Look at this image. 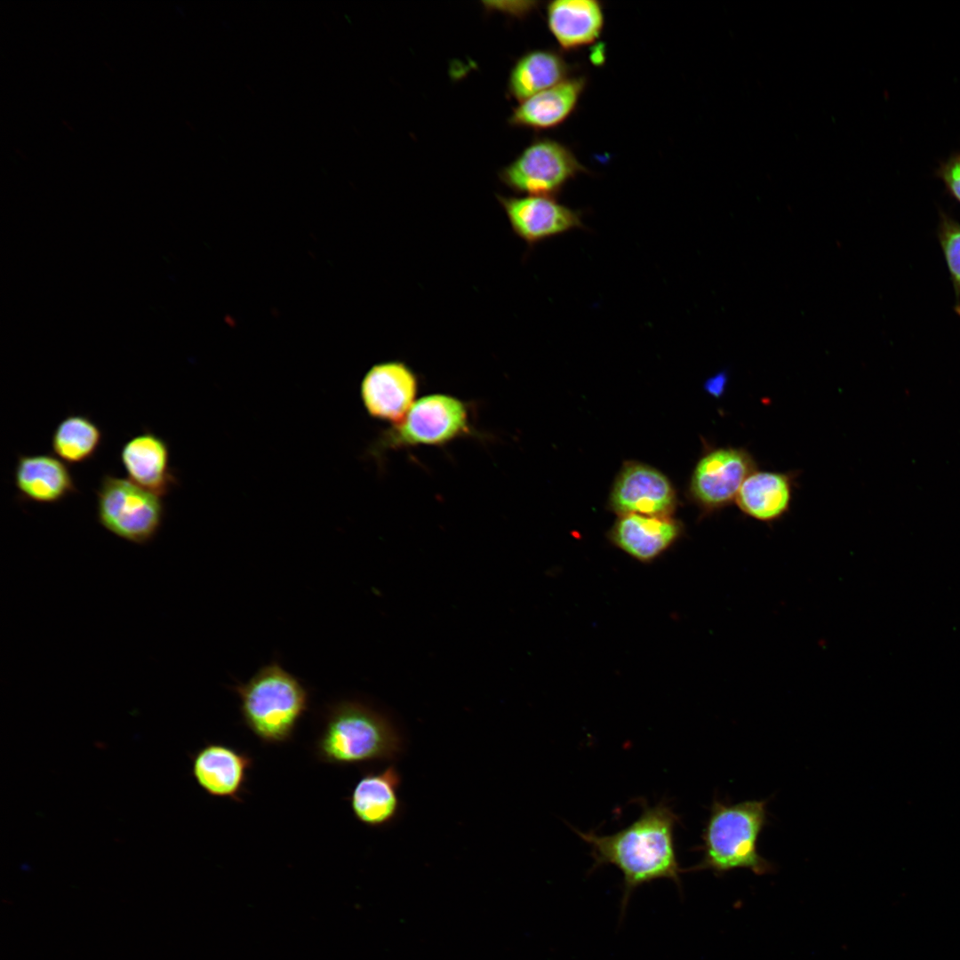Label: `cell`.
<instances>
[{
    "label": "cell",
    "instance_id": "cell-1",
    "mask_svg": "<svg viewBox=\"0 0 960 960\" xmlns=\"http://www.w3.org/2000/svg\"><path fill=\"white\" fill-rule=\"evenodd\" d=\"M640 815L628 826L610 834L573 831L590 847L592 869L612 865L623 877L620 911L639 886L659 879H669L681 890L684 870L677 859L675 831L680 817L662 800L655 804L639 802Z\"/></svg>",
    "mask_w": 960,
    "mask_h": 960
},
{
    "label": "cell",
    "instance_id": "cell-2",
    "mask_svg": "<svg viewBox=\"0 0 960 960\" xmlns=\"http://www.w3.org/2000/svg\"><path fill=\"white\" fill-rule=\"evenodd\" d=\"M767 824V800L732 804L714 798L698 847L702 858L691 870H710L716 876L737 868L771 873L773 865L757 848Z\"/></svg>",
    "mask_w": 960,
    "mask_h": 960
},
{
    "label": "cell",
    "instance_id": "cell-3",
    "mask_svg": "<svg viewBox=\"0 0 960 960\" xmlns=\"http://www.w3.org/2000/svg\"><path fill=\"white\" fill-rule=\"evenodd\" d=\"M403 749L402 736L385 715L351 700L328 707L316 742L317 758L338 765L392 761Z\"/></svg>",
    "mask_w": 960,
    "mask_h": 960
},
{
    "label": "cell",
    "instance_id": "cell-4",
    "mask_svg": "<svg viewBox=\"0 0 960 960\" xmlns=\"http://www.w3.org/2000/svg\"><path fill=\"white\" fill-rule=\"evenodd\" d=\"M231 689L240 700L244 724L265 744L288 741L309 706L306 686L276 660Z\"/></svg>",
    "mask_w": 960,
    "mask_h": 960
},
{
    "label": "cell",
    "instance_id": "cell-5",
    "mask_svg": "<svg viewBox=\"0 0 960 960\" xmlns=\"http://www.w3.org/2000/svg\"><path fill=\"white\" fill-rule=\"evenodd\" d=\"M95 494L97 520L108 532L137 545L156 538L165 514L161 496L110 474L102 476Z\"/></svg>",
    "mask_w": 960,
    "mask_h": 960
},
{
    "label": "cell",
    "instance_id": "cell-6",
    "mask_svg": "<svg viewBox=\"0 0 960 960\" xmlns=\"http://www.w3.org/2000/svg\"><path fill=\"white\" fill-rule=\"evenodd\" d=\"M468 412L457 397L432 394L415 401L404 418L381 434L374 449L443 445L468 434Z\"/></svg>",
    "mask_w": 960,
    "mask_h": 960
},
{
    "label": "cell",
    "instance_id": "cell-7",
    "mask_svg": "<svg viewBox=\"0 0 960 960\" xmlns=\"http://www.w3.org/2000/svg\"><path fill=\"white\" fill-rule=\"evenodd\" d=\"M587 172L566 145L540 138L504 166L499 177L516 193L555 197L571 180Z\"/></svg>",
    "mask_w": 960,
    "mask_h": 960
},
{
    "label": "cell",
    "instance_id": "cell-8",
    "mask_svg": "<svg viewBox=\"0 0 960 960\" xmlns=\"http://www.w3.org/2000/svg\"><path fill=\"white\" fill-rule=\"evenodd\" d=\"M756 470L752 454L744 448L718 447L706 452L697 462L689 484L693 501L705 513L729 506L745 479Z\"/></svg>",
    "mask_w": 960,
    "mask_h": 960
},
{
    "label": "cell",
    "instance_id": "cell-9",
    "mask_svg": "<svg viewBox=\"0 0 960 960\" xmlns=\"http://www.w3.org/2000/svg\"><path fill=\"white\" fill-rule=\"evenodd\" d=\"M609 505L619 516H670L676 506V495L663 473L646 464L628 462L613 483Z\"/></svg>",
    "mask_w": 960,
    "mask_h": 960
},
{
    "label": "cell",
    "instance_id": "cell-10",
    "mask_svg": "<svg viewBox=\"0 0 960 960\" xmlns=\"http://www.w3.org/2000/svg\"><path fill=\"white\" fill-rule=\"evenodd\" d=\"M514 233L529 246L584 228L582 213L544 196H497Z\"/></svg>",
    "mask_w": 960,
    "mask_h": 960
},
{
    "label": "cell",
    "instance_id": "cell-11",
    "mask_svg": "<svg viewBox=\"0 0 960 960\" xmlns=\"http://www.w3.org/2000/svg\"><path fill=\"white\" fill-rule=\"evenodd\" d=\"M418 391V378L404 362L374 364L364 375L361 397L373 418L396 424L409 412Z\"/></svg>",
    "mask_w": 960,
    "mask_h": 960
},
{
    "label": "cell",
    "instance_id": "cell-12",
    "mask_svg": "<svg viewBox=\"0 0 960 960\" xmlns=\"http://www.w3.org/2000/svg\"><path fill=\"white\" fill-rule=\"evenodd\" d=\"M252 764V758L245 752L221 743H209L193 755L192 774L208 795L242 802Z\"/></svg>",
    "mask_w": 960,
    "mask_h": 960
},
{
    "label": "cell",
    "instance_id": "cell-13",
    "mask_svg": "<svg viewBox=\"0 0 960 960\" xmlns=\"http://www.w3.org/2000/svg\"><path fill=\"white\" fill-rule=\"evenodd\" d=\"M682 524L671 516H620L609 538L614 546L641 563H651L681 536Z\"/></svg>",
    "mask_w": 960,
    "mask_h": 960
},
{
    "label": "cell",
    "instance_id": "cell-14",
    "mask_svg": "<svg viewBox=\"0 0 960 960\" xmlns=\"http://www.w3.org/2000/svg\"><path fill=\"white\" fill-rule=\"evenodd\" d=\"M13 479L23 501L53 504L77 492L68 467L52 454H19Z\"/></svg>",
    "mask_w": 960,
    "mask_h": 960
},
{
    "label": "cell",
    "instance_id": "cell-15",
    "mask_svg": "<svg viewBox=\"0 0 960 960\" xmlns=\"http://www.w3.org/2000/svg\"><path fill=\"white\" fill-rule=\"evenodd\" d=\"M586 87L585 76H570L519 102L508 121L512 126L535 131L556 128L575 111Z\"/></svg>",
    "mask_w": 960,
    "mask_h": 960
},
{
    "label": "cell",
    "instance_id": "cell-16",
    "mask_svg": "<svg viewBox=\"0 0 960 960\" xmlns=\"http://www.w3.org/2000/svg\"><path fill=\"white\" fill-rule=\"evenodd\" d=\"M120 460L131 481L161 497L177 483L169 466L167 443L148 429L123 445Z\"/></svg>",
    "mask_w": 960,
    "mask_h": 960
},
{
    "label": "cell",
    "instance_id": "cell-17",
    "mask_svg": "<svg viewBox=\"0 0 960 960\" xmlns=\"http://www.w3.org/2000/svg\"><path fill=\"white\" fill-rule=\"evenodd\" d=\"M548 28L562 51H576L601 36L605 16L596 0H556L546 7Z\"/></svg>",
    "mask_w": 960,
    "mask_h": 960
},
{
    "label": "cell",
    "instance_id": "cell-18",
    "mask_svg": "<svg viewBox=\"0 0 960 960\" xmlns=\"http://www.w3.org/2000/svg\"><path fill=\"white\" fill-rule=\"evenodd\" d=\"M400 784L401 776L394 765L380 772L364 773L349 796L356 819L371 828L392 823L401 811Z\"/></svg>",
    "mask_w": 960,
    "mask_h": 960
},
{
    "label": "cell",
    "instance_id": "cell-19",
    "mask_svg": "<svg viewBox=\"0 0 960 960\" xmlns=\"http://www.w3.org/2000/svg\"><path fill=\"white\" fill-rule=\"evenodd\" d=\"M795 475L755 470L743 482L735 499L741 513L761 522H773L789 509Z\"/></svg>",
    "mask_w": 960,
    "mask_h": 960
},
{
    "label": "cell",
    "instance_id": "cell-20",
    "mask_svg": "<svg viewBox=\"0 0 960 960\" xmlns=\"http://www.w3.org/2000/svg\"><path fill=\"white\" fill-rule=\"evenodd\" d=\"M571 70V65L559 52L549 49L526 52L509 72L508 93L521 102L566 80Z\"/></svg>",
    "mask_w": 960,
    "mask_h": 960
},
{
    "label": "cell",
    "instance_id": "cell-21",
    "mask_svg": "<svg viewBox=\"0 0 960 960\" xmlns=\"http://www.w3.org/2000/svg\"><path fill=\"white\" fill-rule=\"evenodd\" d=\"M102 436L100 428L90 417L71 413L55 428L51 446L61 460L71 465L80 464L94 457Z\"/></svg>",
    "mask_w": 960,
    "mask_h": 960
},
{
    "label": "cell",
    "instance_id": "cell-22",
    "mask_svg": "<svg viewBox=\"0 0 960 960\" xmlns=\"http://www.w3.org/2000/svg\"><path fill=\"white\" fill-rule=\"evenodd\" d=\"M940 241L957 293L960 311V224L944 217L940 227Z\"/></svg>",
    "mask_w": 960,
    "mask_h": 960
},
{
    "label": "cell",
    "instance_id": "cell-23",
    "mask_svg": "<svg viewBox=\"0 0 960 960\" xmlns=\"http://www.w3.org/2000/svg\"><path fill=\"white\" fill-rule=\"evenodd\" d=\"M939 174L948 189L960 203V156L953 157L946 162L940 167Z\"/></svg>",
    "mask_w": 960,
    "mask_h": 960
},
{
    "label": "cell",
    "instance_id": "cell-24",
    "mask_svg": "<svg viewBox=\"0 0 960 960\" xmlns=\"http://www.w3.org/2000/svg\"><path fill=\"white\" fill-rule=\"evenodd\" d=\"M727 372L723 371L710 377L705 383V389L712 396H719L727 383Z\"/></svg>",
    "mask_w": 960,
    "mask_h": 960
}]
</instances>
